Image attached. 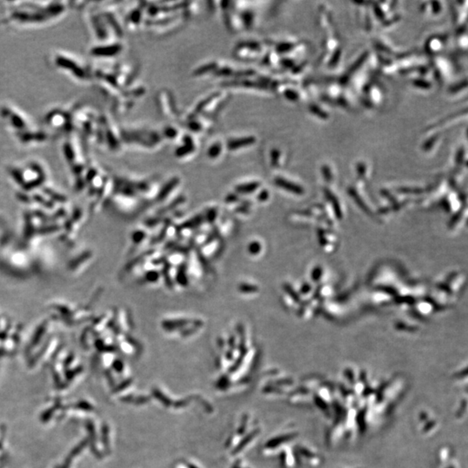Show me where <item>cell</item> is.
<instances>
[{
	"label": "cell",
	"instance_id": "cell-1",
	"mask_svg": "<svg viewBox=\"0 0 468 468\" xmlns=\"http://www.w3.org/2000/svg\"><path fill=\"white\" fill-rule=\"evenodd\" d=\"M65 1H12L4 2V14L0 19V30L11 28H39L50 25L68 12L82 9L84 2Z\"/></svg>",
	"mask_w": 468,
	"mask_h": 468
},
{
	"label": "cell",
	"instance_id": "cell-2",
	"mask_svg": "<svg viewBox=\"0 0 468 468\" xmlns=\"http://www.w3.org/2000/svg\"><path fill=\"white\" fill-rule=\"evenodd\" d=\"M0 122L18 144L24 148H33L46 144L50 141L49 134L19 108L11 104L0 105Z\"/></svg>",
	"mask_w": 468,
	"mask_h": 468
},
{
	"label": "cell",
	"instance_id": "cell-3",
	"mask_svg": "<svg viewBox=\"0 0 468 468\" xmlns=\"http://www.w3.org/2000/svg\"><path fill=\"white\" fill-rule=\"evenodd\" d=\"M62 155L72 179L73 186L77 191L84 190V181L92 160L88 156L84 143L76 134L64 139Z\"/></svg>",
	"mask_w": 468,
	"mask_h": 468
},
{
	"label": "cell",
	"instance_id": "cell-4",
	"mask_svg": "<svg viewBox=\"0 0 468 468\" xmlns=\"http://www.w3.org/2000/svg\"><path fill=\"white\" fill-rule=\"evenodd\" d=\"M7 175L12 182L25 193L45 187L49 178L45 164L35 158L10 165Z\"/></svg>",
	"mask_w": 468,
	"mask_h": 468
},
{
	"label": "cell",
	"instance_id": "cell-5",
	"mask_svg": "<svg viewBox=\"0 0 468 468\" xmlns=\"http://www.w3.org/2000/svg\"><path fill=\"white\" fill-rule=\"evenodd\" d=\"M54 68L76 84L94 83V68L84 58L66 50H54L50 55Z\"/></svg>",
	"mask_w": 468,
	"mask_h": 468
},
{
	"label": "cell",
	"instance_id": "cell-6",
	"mask_svg": "<svg viewBox=\"0 0 468 468\" xmlns=\"http://www.w3.org/2000/svg\"><path fill=\"white\" fill-rule=\"evenodd\" d=\"M76 105L51 107L43 116L42 127L51 138H67L75 134Z\"/></svg>",
	"mask_w": 468,
	"mask_h": 468
},
{
	"label": "cell",
	"instance_id": "cell-7",
	"mask_svg": "<svg viewBox=\"0 0 468 468\" xmlns=\"http://www.w3.org/2000/svg\"><path fill=\"white\" fill-rule=\"evenodd\" d=\"M123 46L121 43H103V44H95L90 47L89 53L92 57L103 59V58H111L116 57L122 52Z\"/></svg>",
	"mask_w": 468,
	"mask_h": 468
},
{
	"label": "cell",
	"instance_id": "cell-8",
	"mask_svg": "<svg viewBox=\"0 0 468 468\" xmlns=\"http://www.w3.org/2000/svg\"><path fill=\"white\" fill-rule=\"evenodd\" d=\"M256 138L253 136L232 139L227 141V148L229 150H238V149L246 148L251 145L254 144Z\"/></svg>",
	"mask_w": 468,
	"mask_h": 468
},
{
	"label": "cell",
	"instance_id": "cell-9",
	"mask_svg": "<svg viewBox=\"0 0 468 468\" xmlns=\"http://www.w3.org/2000/svg\"><path fill=\"white\" fill-rule=\"evenodd\" d=\"M194 149V146L193 141H192V138L189 137V136H186L185 141H184V145L179 147V149H176L175 155L179 156V157L186 156L188 154H190V152H192Z\"/></svg>",
	"mask_w": 468,
	"mask_h": 468
},
{
	"label": "cell",
	"instance_id": "cell-10",
	"mask_svg": "<svg viewBox=\"0 0 468 468\" xmlns=\"http://www.w3.org/2000/svg\"><path fill=\"white\" fill-rule=\"evenodd\" d=\"M259 187V182H249L241 184L236 187V191L238 193L241 194H248V193H252L258 189Z\"/></svg>",
	"mask_w": 468,
	"mask_h": 468
},
{
	"label": "cell",
	"instance_id": "cell-11",
	"mask_svg": "<svg viewBox=\"0 0 468 468\" xmlns=\"http://www.w3.org/2000/svg\"><path fill=\"white\" fill-rule=\"evenodd\" d=\"M178 183H179V179H176V178L171 179V180L161 189L160 194H159L158 199H159V200H163V199L166 198V197L168 196V194L174 189V187H175Z\"/></svg>",
	"mask_w": 468,
	"mask_h": 468
},
{
	"label": "cell",
	"instance_id": "cell-12",
	"mask_svg": "<svg viewBox=\"0 0 468 468\" xmlns=\"http://www.w3.org/2000/svg\"><path fill=\"white\" fill-rule=\"evenodd\" d=\"M217 67V64H215V63H210V64H207V65H201V67H199V68H197V69L194 70V75H195V76H201V75H204V74L210 72V71L216 70Z\"/></svg>",
	"mask_w": 468,
	"mask_h": 468
},
{
	"label": "cell",
	"instance_id": "cell-13",
	"mask_svg": "<svg viewBox=\"0 0 468 468\" xmlns=\"http://www.w3.org/2000/svg\"><path fill=\"white\" fill-rule=\"evenodd\" d=\"M190 321H186V320H178V321H164L162 323V327L167 329V330H174L177 328L183 327L187 324H189Z\"/></svg>",
	"mask_w": 468,
	"mask_h": 468
},
{
	"label": "cell",
	"instance_id": "cell-14",
	"mask_svg": "<svg viewBox=\"0 0 468 468\" xmlns=\"http://www.w3.org/2000/svg\"><path fill=\"white\" fill-rule=\"evenodd\" d=\"M222 151V145L221 142H216L210 147L209 149L207 150V156L209 158H217L218 156L221 155Z\"/></svg>",
	"mask_w": 468,
	"mask_h": 468
},
{
	"label": "cell",
	"instance_id": "cell-15",
	"mask_svg": "<svg viewBox=\"0 0 468 468\" xmlns=\"http://www.w3.org/2000/svg\"><path fill=\"white\" fill-rule=\"evenodd\" d=\"M141 12L140 9H134L132 12H130L129 16H128V19H127V21L130 23H133V24H138V23L141 22Z\"/></svg>",
	"mask_w": 468,
	"mask_h": 468
},
{
	"label": "cell",
	"instance_id": "cell-16",
	"mask_svg": "<svg viewBox=\"0 0 468 468\" xmlns=\"http://www.w3.org/2000/svg\"><path fill=\"white\" fill-rule=\"evenodd\" d=\"M241 19L245 26L251 27L253 23V13L250 11H245L242 13Z\"/></svg>",
	"mask_w": 468,
	"mask_h": 468
},
{
	"label": "cell",
	"instance_id": "cell-17",
	"mask_svg": "<svg viewBox=\"0 0 468 468\" xmlns=\"http://www.w3.org/2000/svg\"><path fill=\"white\" fill-rule=\"evenodd\" d=\"M239 290L243 293H254L258 291V287L254 286H251L249 284H241L239 286Z\"/></svg>",
	"mask_w": 468,
	"mask_h": 468
},
{
	"label": "cell",
	"instance_id": "cell-18",
	"mask_svg": "<svg viewBox=\"0 0 468 468\" xmlns=\"http://www.w3.org/2000/svg\"><path fill=\"white\" fill-rule=\"evenodd\" d=\"M159 278V274L156 271H149L146 274V279L149 282H155Z\"/></svg>",
	"mask_w": 468,
	"mask_h": 468
},
{
	"label": "cell",
	"instance_id": "cell-19",
	"mask_svg": "<svg viewBox=\"0 0 468 468\" xmlns=\"http://www.w3.org/2000/svg\"><path fill=\"white\" fill-rule=\"evenodd\" d=\"M260 251V245L257 242L251 243L249 246V251L251 254H257Z\"/></svg>",
	"mask_w": 468,
	"mask_h": 468
},
{
	"label": "cell",
	"instance_id": "cell-20",
	"mask_svg": "<svg viewBox=\"0 0 468 468\" xmlns=\"http://www.w3.org/2000/svg\"><path fill=\"white\" fill-rule=\"evenodd\" d=\"M164 134H165V135H166L167 137L174 138L175 135L177 134V132H176V130H175L174 128L170 127V128H167V129L165 130Z\"/></svg>",
	"mask_w": 468,
	"mask_h": 468
},
{
	"label": "cell",
	"instance_id": "cell-21",
	"mask_svg": "<svg viewBox=\"0 0 468 468\" xmlns=\"http://www.w3.org/2000/svg\"><path fill=\"white\" fill-rule=\"evenodd\" d=\"M145 238V233L142 232H136L134 234V241H135L136 243L140 242L141 240H143Z\"/></svg>",
	"mask_w": 468,
	"mask_h": 468
}]
</instances>
